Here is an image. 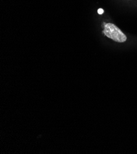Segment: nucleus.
<instances>
[{"mask_svg": "<svg viewBox=\"0 0 137 154\" xmlns=\"http://www.w3.org/2000/svg\"><path fill=\"white\" fill-rule=\"evenodd\" d=\"M104 13V10H103L102 9H98V14H102L103 13Z\"/></svg>", "mask_w": 137, "mask_h": 154, "instance_id": "nucleus-2", "label": "nucleus"}, {"mask_svg": "<svg viewBox=\"0 0 137 154\" xmlns=\"http://www.w3.org/2000/svg\"><path fill=\"white\" fill-rule=\"evenodd\" d=\"M103 25L105 29L103 33L109 38L118 42H124L127 40L126 36L116 25L105 23H103Z\"/></svg>", "mask_w": 137, "mask_h": 154, "instance_id": "nucleus-1", "label": "nucleus"}]
</instances>
